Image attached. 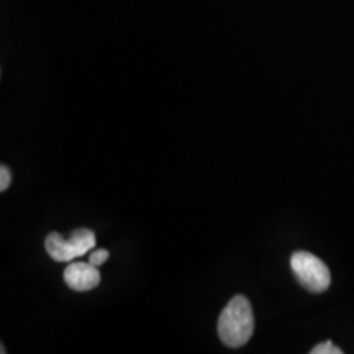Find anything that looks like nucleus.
I'll use <instances>...</instances> for the list:
<instances>
[{
  "instance_id": "obj_1",
  "label": "nucleus",
  "mask_w": 354,
  "mask_h": 354,
  "mask_svg": "<svg viewBox=\"0 0 354 354\" xmlns=\"http://www.w3.org/2000/svg\"><path fill=\"white\" fill-rule=\"evenodd\" d=\"M254 331V313L245 295L230 300L218 318V336L228 348H241Z\"/></svg>"
},
{
  "instance_id": "obj_2",
  "label": "nucleus",
  "mask_w": 354,
  "mask_h": 354,
  "mask_svg": "<svg viewBox=\"0 0 354 354\" xmlns=\"http://www.w3.org/2000/svg\"><path fill=\"white\" fill-rule=\"evenodd\" d=\"M290 268L299 284L312 294H322L331 284V274L326 264L307 251H297L292 254Z\"/></svg>"
},
{
  "instance_id": "obj_3",
  "label": "nucleus",
  "mask_w": 354,
  "mask_h": 354,
  "mask_svg": "<svg viewBox=\"0 0 354 354\" xmlns=\"http://www.w3.org/2000/svg\"><path fill=\"white\" fill-rule=\"evenodd\" d=\"M95 246V234L87 228H77L71 233L68 240H64L59 233L48 234L44 240V248L48 254L55 261L66 263L84 256Z\"/></svg>"
},
{
  "instance_id": "obj_4",
  "label": "nucleus",
  "mask_w": 354,
  "mask_h": 354,
  "mask_svg": "<svg viewBox=\"0 0 354 354\" xmlns=\"http://www.w3.org/2000/svg\"><path fill=\"white\" fill-rule=\"evenodd\" d=\"M99 266L88 263H73L64 269V281L69 289L77 292H87L95 289L100 284Z\"/></svg>"
},
{
  "instance_id": "obj_5",
  "label": "nucleus",
  "mask_w": 354,
  "mask_h": 354,
  "mask_svg": "<svg viewBox=\"0 0 354 354\" xmlns=\"http://www.w3.org/2000/svg\"><path fill=\"white\" fill-rule=\"evenodd\" d=\"M310 353H312V354H342L343 351L338 346H336L335 343L325 342V343L317 344V346L313 348Z\"/></svg>"
},
{
  "instance_id": "obj_6",
  "label": "nucleus",
  "mask_w": 354,
  "mask_h": 354,
  "mask_svg": "<svg viewBox=\"0 0 354 354\" xmlns=\"http://www.w3.org/2000/svg\"><path fill=\"white\" fill-rule=\"evenodd\" d=\"M107 259H109V251L107 250H97V251H94V253H91V256H88V261H91V263L95 264V266L104 264Z\"/></svg>"
},
{
  "instance_id": "obj_7",
  "label": "nucleus",
  "mask_w": 354,
  "mask_h": 354,
  "mask_svg": "<svg viewBox=\"0 0 354 354\" xmlns=\"http://www.w3.org/2000/svg\"><path fill=\"white\" fill-rule=\"evenodd\" d=\"M10 180H12V174L10 171H8L7 166H0V190H7L8 185H10Z\"/></svg>"
}]
</instances>
